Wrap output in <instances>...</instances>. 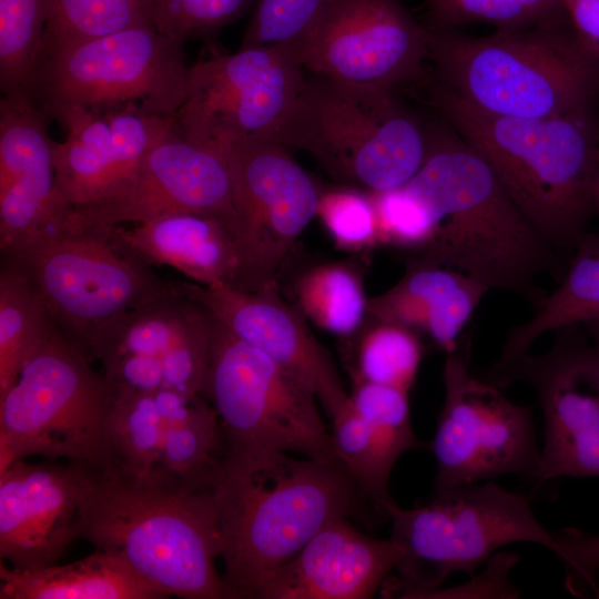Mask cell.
I'll list each match as a JSON object with an SVG mask.
<instances>
[{"label": "cell", "mask_w": 599, "mask_h": 599, "mask_svg": "<svg viewBox=\"0 0 599 599\" xmlns=\"http://www.w3.org/2000/svg\"><path fill=\"white\" fill-rule=\"evenodd\" d=\"M78 465L79 538L122 559L166 597L230 598L216 569L220 534L212 478L184 479L160 464L142 474L116 461Z\"/></svg>", "instance_id": "cell-1"}, {"label": "cell", "mask_w": 599, "mask_h": 599, "mask_svg": "<svg viewBox=\"0 0 599 599\" xmlns=\"http://www.w3.org/2000/svg\"><path fill=\"white\" fill-rule=\"evenodd\" d=\"M429 206L435 231L410 262L467 274L489 291H508L535 308L566 263L505 191L486 160L445 121L428 125L425 161L406 183Z\"/></svg>", "instance_id": "cell-2"}, {"label": "cell", "mask_w": 599, "mask_h": 599, "mask_svg": "<svg viewBox=\"0 0 599 599\" xmlns=\"http://www.w3.org/2000/svg\"><path fill=\"white\" fill-rule=\"evenodd\" d=\"M212 484L230 598H251L329 521L379 515L339 464L277 449L225 448Z\"/></svg>", "instance_id": "cell-3"}, {"label": "cell", "mask_w": 599, "mask_h": 599, "mask_svg": "<svg viewBox=\"0 0 599 599\" xmlns=\"http://www.w3.org/2000/svg\"><path fill=\"white\" fill-rule=\"evenodd\" d=\"M428 102L490 165L565 263L596 215L599 110L547 119L481 111L433 80Z\"/></svg>", "instance_id": "cell-4"}, {"label": "cell", "mask_w": 599, "mask_h": 599, "mask_svg": "<svg viewBox=\"0 0 599 599\" xmlns=\"http://www.w3.org/2000/svg\"><path fill=\"white\" fill-rule=\"evenodd\" d=\"M427 31L434 80L481 111L547 119L599 110V62L567 17L484 37Z\"/></svg>", "instance_id": "cell-5"}, {"label": "cell", "mask_w": 599, "mask_h": 599, "mask_svg": "<svg viewBox=\"0 0 599 599\" xmlns=\"http://www.w3.org/2000/svg\"><path fill=\"white\" fill-rule=\"evenodd\" d=\"M308 153L332 177L367 192L408 183L428 149L426 126L395 90L347 85L312 74L276 140Z\"/></svg>", "instance_id": "cell-6"}, {"label": "cell", "mask_w": 599, "mask_h": 599, "mask_svg": "<svg viewBox=\"0 0 599 599\" xmlns=\"http://www.w3.org/2000/svg\"><path fill=\"white\" fill-rule=\"evenodd\" d=\"M91 363L53 321L0 394V470L30 456L87 466L114 461L113 389Z\"/></svg>", "instance_id": "cell-7"}, {"label": "cell", "mask_w": 599, "mask_h": 599, "mask_svg": "<svg viewBox=\"0 0 599 599\" xmlns=\"http://www.w3.org/2000/svg\"><path fill=\"white\" fill-rule=\"evenodd\" d=\"M435 494L424 506L402 508L392 500L385 507L402 557L398 577H388L380 588L384 597L438 588L455 572L473 576L510 544L530 542L556 552L554 532L539 522L524 495L494 480Z\"/></svg>", "instance_id": "cell-8"}, {"label": "cell", "mask_w": 599, "mask_h": 599, "mask_svg": "<svg viewBox=\"0 0 599 599\" xmlns=\"http://www.w3.org/2000/svg\"><path fill=\"white\" fill-rule=\"evenodd\" d=\"M1 253L28 277L52 319L87 356L109 324L175 285L111 230L81 229L67 220Z\"/></svg>", "instance_id": "cell-9"}, {"label": "cell", "mask_w": 599, "mask_h": 599, "mask_svg": "<svg viewBox=\"0 0 599 599\" xmlns=\"http://www.w3.org/2000/svg\"><path fill=\"white\" fill-rule=\"evenodd\" d=\"M187 71L184 41L140 26L43 53L30 95L51 119L69 109L176 116Z\"/></svg>", "instance_id": "cell-10"}, {"label": "cell", "mask_w": 599, "mask_h": 599, "mask_svg": "<svg viewBox=\"0 0 599 599\" xmlns=\"http://www.w3.org/2000/svg\"><path fill=\"white\" fill-rule=\"evenodd\" d=\"M204 397L226 449H277L339 464L314 392L217 319Z\"/></svg>", "instance_id": "cell-11"}, {"label": "cell", "mask_w": 599, "mask_h": 599, "mask_svg": "<svg viewBox=\"0 0 599 599\" xmlns=\"http://www.w3.org/2000/svg\"><path fill=\"white\" fill-rule=\"evenodd\" d=\"M468 337L446 354L444 403L430 443L435 491L494 480L504 475L534 479L540 458L532 409L476 377Z\"/></svg>", "instance_id": "cell-12"}, {"label": "cell", "mask_w": 599, "mask_h": 599, "mask_svg": "<svg viewBox=\"0 0 599 599\" xmlns=\"http://www.w3.org/2000/svg\"><path fill=\"white\" fill-rule=\"evenodd\" d=\"M304 71L293 49L282 45L241 47L199 59L189 67L177 128L185 139L220 151L248 140H276Z\"/></svg>", "instance_id": "cell-13"}, {"label": "cell", "mask_w": 599, "mask_h": 599, "mask_svg": "<svg viewBox=\"0 0 599 599\" xmlns=\"http://www.w3.org/2000/svg\"><path fill=\"white\" fill-rule=\"evenodd\" d=\"M581 325L555 331L545 354L497 361L481 378L504 388L528 384L544 416V440L534 479L599 477V354Z\"/></svg>", "instance_id": "cell-14"}, {"label": "cell", "mask_w": 599, "mask_h": 599, "mask_svg": "<svg viewBox=\"0 0 599 599\" xmlns=\"http://www.w3.org/2000/svg\"><path fill=\"white\" fill-rule=\"evenodd\" d=\"M292 49L311 74L395 90L422 75L428 31L400 0H325Z\"/></svg>", "instance_id": "cell-15"}, {"label": "cell", "mask_w": 599, "mask_h": 599, "mask_svg": "<svg viewBox=\"0 0 599 599\" xmlns=\"http://www.w3.org/2000/svg\"><path fill=\"white\" fill-rule=\"evenodd\" d=\"M250 290L274 277L317 214L319 193L284 144L248 140L224 150Z\"/></svg>", "instance_id": "cell-16"}, {"label": "cell", "mask_w": 599, "mask_h": 599, "mask_svg": "<svg viewBox=\"0 0 599 599\" xmlns=\"http://www.w3.org/2000/svg\"><path fill=\"white\" fill-rule=\"evenodd\" d=\"M180 212L219 215L238 225L225 153L185 139L177 129L108 195L71 209L68 222L105 231Z\"/></svg>", "instance_id": "cell-17"}, {"label": "cell", "mask_w": 599, "mask_h": 599, "mask_svg": "<svg viewBox=\"0 0 599 599\" xmlns=\"http://www.w3.org/2000/svg\"><path fill=\"white\" fill-rule=\"evenodd\" d=\"M175 285L235 336L306 384L328 418L351 402L331 354L316 339L300 308L278 295L274 283L253 290L207 287L190 281Z\"/></svg>", "instance_id": "cell-18"}, {"label": "cell", "mask_w": 599, "mask_h": 599, "mask_svg": "<svg viewBox=\"0 0 599 599\" xmlns=\"http://www.w3.org/2000/svg\"><path fill=\"white\" fill-rule=\"evenodd\" d=\"M81 474L77 463L17 460L0 470V557L32 570L58 564L79 538Z\"/></svg>", "instance_id": "cell-19"}, {"label": "cell", "mask_w": 599, "mask_h": 599, "mask_svg": "<svg viewBox=\"0 0 599 599\" xmlns=\"http://www.w3.org/2000/svg\"><path fill=\"white\" fill-rule=\"evenodd\" d=\"M50 119L31 97L1 95V252L60 225L71 211L57 185Z\"/></svg>", "instance_id": "cell-20"}, {"label": "cell", "mask_w": 599, "mask_h": 599, "mask_svg": "<svg viewBox=\"0 0 599 599\" xmlns=\"http://www.w3.org/2000/svg\"><path fill=\"white\" fill-rule=\"evenodd\" d=\"M216 319L174 288L123 314L93 339L88 357L142 356L161 362L167 389L204 397Z\"/></svg>", "instance_id": "cell-21"}, {"label": "cell", "mask_w": 599, "mask_h": 599, "mask_svg": "<svg viewBox=\"0 0 599 599\" xmlns=\"http://www.w3.org/2000/svg\"><path fill=\"white\" fill-rule=\"evenodd\" d=\"M400 557L390 537L378 539L361 532L349 519H334L270 572L251 599H368Z\"/></svg>", "instance_id": "cell-22"}, {"label": "cell", "mask_w": 599, "mask_h": 599, "mask_svg": "<svg viewBox=\"0 0 599 599\" xmlns=\"http://www.w3.org/2000/svg\"><path fill=\"white\" fill-rule=\"evenodd\" d=\"M150 266H169L187 281L250 290L238 225L223 216L180 212L111 230Z\"/></svg>", "instance_id": "cell-23"}, {"label": "cell", "mask_w": 599, "mask_h": 599, "mask_svg": "<svg viewBox=\"0 0 599 599\" xmlns=\"http://www.w3.org/2000/svg\"><path fill=\"white\" fill-rule=\"evenodd\" d=\"M488 292L463 272L410 262L393 287L368 298V316L424 333L448 354L457 347L460 333Z\"/></svg>", "instance_id": "cell-24"}, {"label": "cell", "mask_w": 599, "mask_h": 599, "mask_svg": "<svg viewBox=\"0 0 599 599\" xmlns=\"http://www.w3.org/2000/svg\"><path fill=\"white\" fill-rule=\"evenodd\" d=\"M54 119L68 130L63 142L53 141L52 156L59 192L71 209L104 197L138 169L113 141L104 115L69 109Z\"/></svg>", "instance_id": "cell-25"}, {"label": "cell", "mask_w": 599, "mask_h": 599, "mask_svg": "<svg viewBox=\"0 0 599 599\" xmlns=\"http://www.w3.org/2000/svg\"><path fill=\"white\" fill-rule=\"evenodd\" d=\"M1 599H163L122 559L98 550L78 561L23 570L0 565Z\"/></svg>", "instance_id": "cell-26"}, {"label": "cell", "mask_w": 599, "mask_h": 599, "mask_svg": "<svg viewBox=\"0 0 599 599\" xmlns=\"http://www.w3.org/2000/svg\"><path fill=\"white\" fill-rule=\"evenodd\" d=\"M599 321V234L587 233L566 263L558 287L512 327L497 361L527 353L546 332Z\"/></svg>", "instance_id": "cell-27"}, {"label": "cell", "mask_w": 599, "mask_h": 599, "mask_svg": "<svg viewBox=\"0 0 599 599\" xmlns=\"http://www.w3.org/2000/svg\"><path fill=\"white\" fill-rule=\"evenodd\" d=\"M293 292L304 316L333 335L353 336L368 316L362 275L345 262L308 267L295 280Z\"/></svg>", "instance_id": "cell-28"}, {"label": "cell", "mask_w": 599, "mask_h": 599, "mask_svg": "<svg viewBox=\"0 0 599 599\" xmlns=\"http://www.w3.org/2000/svg\"><path fill=\"white\" fill-rule=\"evenodd\" d=\"M52 323L28 277L4 262L0 274V394L14 383Z\"/></svg>", "instance_id": "cell-29"}, {"label": "cell", "mask_w": 599, "mask_h": 599, "mask_svg": "<svg viewBox=\"0 0 599 599\" xmlns=\"http://www.w3.org/2000/svg\"><path fill=\"white\" fill-rule=\"evenodd\" d=\"M53 1L0 0L1 95H30Z\"/></svg>", "instance_id": "cell-30"}, {"label": "cell", "mask_w": 599, "mask_h": 599, "mask_svg": "<svg viewBox=\"0 0 599 599\" xmlns=\"http://www.w3.org/2000/svg\"><path fill=\"white\" fill-rule=\"evenodd\" d=\"M337 460L362 496L384 518L385 507L394 500L388 481L395 460L388 455L366 420L349 402L329 418Z\"/></svg>", "instance_id": "cell-31"}, {"label": "cell", "mask_w": 599, "mask_h": 599, "mask_svg": "<svg viewBox=\"0 0 599 599\" xmlns=\"http://www.w3.org/2000/svg\"><path fill=\"white\" fill-rule=\"evenodd\" d=\"M372 321L353 351L349 366L354 383L369 382L409 393L424 355L419 333L398 324Z\"/></svg>", "instance_id": "cell-32"}, {"label": "cell", "mask_w": 599, "mask_h": 599, "mask_svg": "<svg viewBox=\"0 0 599 599\" xmlns=\"http://www.w3.org/2000/svg\"><path fill=\"white\" fill-rule=\"evenodd\" d=\"M153 0H54L41 55L58 48L152 23Z\"/></svg>", "instance_id": "cell-33"}, {"label": "cell", "mask_w": 599, "mask_h": 599, "mask_svg": "<svg viewBox=\"0 0 599 599\" xmlns=\"http://www.w3.org/2000/svg\"><path fill=\"white\" fill-rule=\"evenodd\" d=\"M164 432L154 392L113 389L109 436L114 461L138 474L150 471L160 464Z\"/></svg>", "instance_id": "cell-34"}, {"label": "cell", "mask_w": 599, "mask_h": 599, "mask_svg": "<svg viewBox=\"0 0 599 599\" xmlns=\"http://www.w3.org/2000/svg\"><path fill=\"white\" fill-rule=\"evenodd\" d=\"M432 30L485 23L500 29L535 26L566 17L560 0H423Z\"/></svg>", "instance_id": "cell-35"}, {"label": "cell", "mask_w": 599, "mask_h": 599, "mask_svg": "<svg viewBox=\"0 0 599 599\" xmlns=\"http://www.w3.org/2000/svg\"><path fill=\"white\" fill-rule=\"evenodd\" d=\"M215 409L174 426L163 435L160 465L189 480L211 479L225 446Z\"/></svg>", "instance_id": "cell-36"}, {"label": "cell", "mask_w": 599, "mask_h": 599, "mask_svg": "<svg viewBox=\"0 0 599 599\" xmlns=\"http://www.w3.org/2000/svg\"><path fill=\"white\" fill-rule=\"evenodd\" d=\"M408 394L369 382L354 383L349 394L353 407L395 461L406 451L425 446L413 429Z\"/></svg>", "instance_id": "cell-37"}, {"label": "cell", "mask_w": 599, "mask_h": 599, "mask_svg": "<svg viewBox=\"0 0 599 599\" xmlns=\"http://www.w3.org/2000/svg\"><path fill=\"white\" fill-rule=\"evenodd\" d=\"M374 202L378 244L415 255L430 241L435 221L428 204L406 184L388 191L369 192Z\"/></svg>", "instance_id": "cell-38"}, {"label": "cell", "mask_w": 599, "mask_h": 599, "mask_svg": "<svg viewBox=\"0 0 599 599\" xmlns=\"http://www.w3.org/2000/svg\"><path fill=\"white\" fill-rule=\"evenodd\" d=\"M316 216L342 250L362 251L378 245L375 206L367 191L354 186L321 191Z\"/></svg>", "instance_id": "cell-39"}, {"label": "cell", "mask_w": 599, "mask_h": 599, "mask_svg": "<svg viewBox=\"0 0 599 599\" xmlns=\"http://www.w3.org/2000/svg\"><path fill=\"white\" fill-rule=\"evenodd\" d=\"M257 1L153 0L152 23L160 32L184 42L191 38H210Z\"/></svg>", "instance_id": "cell-40"}, {"label": "cell", "mask_w": 599, "mask_h": 599, "mask_svg": "<svg viewBox=\"0 0 599 599\" xmlns=\"http://www.w3.org/2000/svg\"><path fill=\"white\" fill-rule=\"evenodd\" d=\"M325 0H258L242 45L292 48L308 30Z\"/></svg>", "instance_id": "cell-41"}, {"label": "cell", "mask_w": 599, "mask_h": 599, "mask_svg": "<svg viewBox=\"0 0 599 599\" xmlns=\"http://www.w3.org/2000/svg\"><path fill=\"white\" fill-rule=\"evenodd\" d=\"M518 560L517 554L499 551L478 576H470V581L459 587L415 591L406 598H519L520 591L509 577Z\"/></svg>", "instance_id": "cell-42"}, {"label": "cell", "mask_w": 599, "mask_h": 599, "mask_svg": "<svg viewBox=\"0 0 599 599\" xmlns=\"http://www.w3.org/2000/svg\"><path fill=\"white\" fill-rule=\"evenodd\" d=\"M555 555L562 561L567 571L568 588L587 589L599 596L595 578L599 570V535L567 527L554 532Z\"/></svg>", "instance_id": "cell-43"}, {"label": "cell", "mask_w": 599, "mask_h": 599, "mask_svg": "<svg viewBox=\"0 0 599 599\" xmlns=\"http://www.w3.org/2000/svg\"><path fill=\"white\" fill-rule=\"evenodd\" d=\"M581 47L599 62V0H560Z\"/></svg>", "instance_id": "cell-44"}, {"label": "cell", "mask_w": 599, "mask_h": 599, "mask_svg": "<svg viewBox=\"0 0 599 599\" xmlns=\"http://www.w3.org/2000/svg\"><path fill=\"white\" fill-rule=\"evenodd\" d=\"M582 326H585V329L590 341L592 342L599 354V321L589 322L583 324Z\"/></svg>", "instance_id": "cell-45"}, {"label": "cell", "mask_w": 599, "mask_h": 599, "mask_svg": "<svg viewBox=\"0 0 599 599\" xmlns=\"http://www.w3.org/2000/svg\"><path fill=\"white\" fill-rule=\"evenodd\" d=\"M593 200H595L596 215H599V174L597 176L596 184H595Z\"/></svg>", "instance_id": "cell-46"}, {"label": "cell", "mask_w": 599, "mask_h": 599, "mask_svg": "<svg viewBox=\"0 0 599 599\" xmlns=\"http://www.w3.org/2000/svg\"><path fill=\"white\" fill-rule=\"evenodd\" d=\"M597 158H598V163H599V149H598V155H597Z\"/></svg>", "instance_id": "cell-47"}]
</instances>
